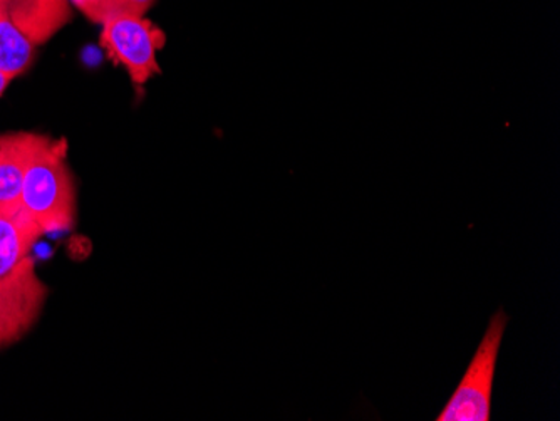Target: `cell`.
<instances>
[{"label":"cell","instance_id":"9","mask_svg":"<svg viewBox=\"0 0 560 421\" xmlns=\"http://www.w3.org/2000/svg\"><path fill=\"white\" fill-rule=\"evenodd\" d=\"M90 21L103 24L106 19L119 12L121 0H71Z\"/></svg>","mask_w":560,"mask_h":421},{"label":"cell","instance_id":"6","mask_svg":"<svg viewBox=\"0 0 560 421\" xmlns=\"http://www.w3.org/2000/svg\"><path fill=\"white\" fill-rule=\"evenodd\" d=\"M40 135L0 137V209L21 206L22 182Z\"/></svg>","mask_w":560,"mask_h":421},{"label":"cell","instance_id":"7","mask_svg":"<svg viewBox=\"0 0 560 421\" xmlns=\"http://www.w3.org/2000/svg\"><path fill=\"white\" fill-rule=\"evenodd\" d=\"M43 234L40 225L24 207L0 209V278L30 256Z\"/></svg>","mask_w":560,"mask_h":421},{"label":"cell","instance_id":"4","mask_svg":"<svg viewBox=\"0 0 560 421\" xmlns=\"http://www.w3.org/2000/svg\"><path fill=\"white\" fill-rule=\"evenodd\" d=\"M47 288L30 256L0 278V348L12 344L36 325Z\"/></svg>","mask_w":560,"mask_h":421},{"label":"cell","instance_id":"2","mask_svg":"<svg viewBox=\"0 0 560 421\" xmlns=\"http://www.w3.org/2000/svg\"><path fill=\"white\" fill-rule=\"evenodd\" d=\"M509 320L503 309L493 314L464 378L436 421H490L497 361Z\"/></svg>","mask_w":560,"mask_h":421},{"label":"cell","instance_id":"8","mask_svg":"<svg viewBox=\"0 0 560 421\" xmlns=\"http://www.w3.org/2000/svg\"><path fill=\"white\" fill-rule=\"evenodd\" d=\"M34 44L0 11V71L15 78L30 68Z\"/></svg>","mask_w":560,"mask_h":421},{"label":"cell","instance_id":"10","mask_svg":"<svg viewBox=\"0 0 560 421\" xmlns=\"http://www.w3.org/2000/svg\"><path fill=\"white\" fill-rule=\"evenodd\" d=\"M153 4H155V0H121L119 2V12H128V14L143 17Z\"/></svg>","mask_w":560,"mask_h":421},{"label":"cell","instance_id":"11","mask_svg":"<svg viewBox=\"0 0 560 421\" xmlns=\"http://www.w3.org/2000/svg\"><path fill=\"white\" fill-rule=\"evenodd\" d=\"M14 80V78L9 77L5 72L0 71V94L4 93L5 87L9 86V83Z\"/></svg>","mask_w":560,"mask_h":421},{"label":"cell","instance_id":"3","mask_svg":"<svg viewBox=\"0 0 560 421\" xmlns=\"http://www.w3.org/2000/svg\"><path fill=\"white\" fill-rule=\"evenodd\" d=\"M101 31V46L109 58L121 65L138 86L160 74L156 51L165 46V34L148 19L116 12L106 19Z\"/></svg>","mask_w":560,"mask_h":421},{"label":"cell","instance_id":"1","mask_svg":"<svg viewBox=\"0 0 560 421\" xmlns=\"http://www.w3.org/2000/svg\"><path fill=\"white\" fill-rule=\"evenodd\" d=\"M68 141L40 135L25 168L21 206L44 232L71 227L75 215L74 185L68 163Z\"/></svg>","mask_w":560,"mask_h":421},{"label":"cell","instance_id":"5","mask_svg":"<svg viewBox=\"0 0 560 421\" xmlns=\"http://www.w3.org/2000/svg\"><path fill=\"white\" fill-rule=\"evenodd\" d=\"M0 11L34 46L47 43L71 21V0H0Z\"/></svg>","mask_w":560,"mask_h":421}]
</instances>
